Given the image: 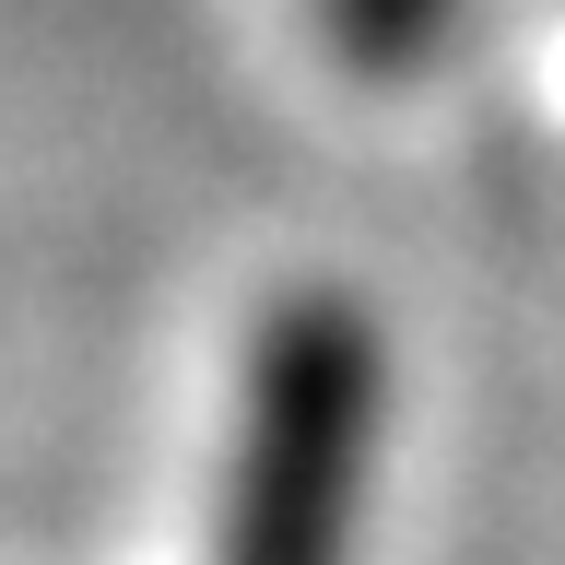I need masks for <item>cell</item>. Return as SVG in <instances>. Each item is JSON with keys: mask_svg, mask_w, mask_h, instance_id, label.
Instances as JSON below:
<instances>
[{"mask_svg": "<svg viewBox=\"0 0 565 565\" xmlns=\"http://www.w3.org/2000/svg\"><path fill=\"white\" fill-rule=\"evenodd\" d=\"M365 436H377V342L365 318L307 295L259 330L236 413V483H224V565H342L365 507Z\"/></svg>", "mask_w": 565, "mask_h": 565, "instance_id": "6da1fadb", "label": "cell"}, {"mask_svg": "<svg viewBox=\"0 0 565 565\" xmlns=\"http://www.w3.org/2000/svg\"><path fill=\"white\" fill-rule=\"evenodd\" d=\"M448 24V0H330V47L353 71H413Z\"/></svg>", "mask_w": 565, "mask_h": 565, "instance_id": "7a4b0ae2", "label": "cell"}]
</instances>
